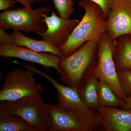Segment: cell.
I'll return each instance as SVG.
<instances>
[{
    "label": "cell",
    "mask_w": 131,
    "mask_h": 131,
    "mask_svg": "<svg viewBox=\"0 0 131 131\" xmlns=\"http://www.w3.org/2000/svg\"><path fill=\"white\" fill-rule=\"evenodd\" d=\"M120 84L127 96L131 95V71H117Z\"/></svg>",
    "instance_id": "cell-19"
},
{
    "label": "cell",
    "mask_w": 131,
    "mask_h": 131,
    "mask_svg": "<svg viewBox=\"0 0 131 131\" xmlns=\"http://www.w3.org/2000/svg\"><path fill=\"white\" fill-rule=\"evenodd\" d=\"M24 6V7L31 8L32 6L35 2L34 0H15Z\"/></svg>",
    "instance_id": "cell-24"
},
{
    "label": "cell",
    "mask_w": 131,
    "mask_h": 131,
    "mask_svg": "<svg viewBox=\"0 0 131 131\" xmlns=\"http://www.w3.org/2000/svg\"><path fill=\"white\" fill-rule=\"evenodd\" d=\"M106 33L113 43L120 36L131 35V0H116L107 20Z\"/></svg>",
    "instance_id": "cell-8"
},
{
    "label": "cell",
    "mask_w": 131,
    "mask_h": 131,
    "mask_svg": "<svg viewBox=\"0 0 131 131\" xmlns=\"http://www.w3.org/2000/svg\"><path fill=\"white\" fill-rule=\"evenodd\" d=\"M44 21L47 28L40 35L42 40L58 47L65 43L80 21L77 19L62 18L57 15L55 11L51 12L50 16L45 15Z\"/></svg>",
    "instance_id": "cell-9"
},
{
    "label": "cell",
    "mask_w": 131,
    "mask_h": 131,
    "mask_svg": "<svg viewBox=\"0 0 131 131\" xmlns=\"http://www.w3.org/2000/svg\"><path fill=\"white\" fill-rule=\"evenodd\" d=\"M54 3L59 16L63 19H68L74 12L72 0H50Z\"/></svg>",
    "instance_id": "cell-18"
},
{
    "label": "cell",
    "mask_w": 131,
    "mask_h": 131,
    "mask_svg": "<svg viewBox=\"0 0 131 131\" xmlns=\"http://www.w3.org/2000/svg\"><path fill=\"white\" fill-rule=\"evenodd\" d=\"M100 40H89L69 56L60 57L57 72L67 86L78 91L93 74L98 62Z\"/></svg>",
    "instance_id": "cell-1"
},
{
    "label": "cell",
    "mask_w": 131,
    "mask_h": 131,
    "mask_svg": "<svg viewBox=\"0 0 131 131\" xmlns=\"http://www.w3.org/2000/svg\"><path fill=\"white\" fill-rule=\"evenodd\" d=\"M4 84L0 91V102L15 101L41 93L44 88L35 82L32 71L16 69L3 77Z\"/></svg>",
    "instance_id": "cell-6"
},
{
    "label": "cell",
    "mask_w": 131,
    "mask_h": 131,
    "mask_svg": "<svg viewBox=\"0 0 131 131\" xmlns=\"http://www.w3.org/2000/svg\"><path fill=\"white\" fill-rule=\"evenodd\" d=\"M50 11L46 7L35 9L24 7L7 10L0 14V26L5 30L32 32L40 35L47 30L44 19Z\"/></svg>",
    "instance_id": "cell-5"
},
{
    "label": "cell",
    "mask_w": 131,
    "mask_h": 131,
    "mask_svg": "<svg viewBox=\"0 0 131 131\" xmlns=\"http://www.w3.org/2000/svg\"><path fill=\"white\" fill-rule=\"evenodd\" d=\"M0 131H40L22 119L9 114L0 106Z\"/></svg>",
    "instance_id": "cell-15"
},
{
    "label": "cell",
    "mask_w": 131,
    "mask_h": 131,
    "mask_svg": "<svg viewBox=\"0 0 131 131\" xmlns=\"http://www.w3.org/2000/svg\"><path fill=\"white\" fill-rule=\"evenodd\" d=\"M96 114L105 131H131V111L117 107H99Z\"/></svg>",
    "instance_id": "cell-12"
},
{
    "label": "cell",
    "mask_w": 131,
    "mask_h": 131,
    "mask_svg": "<svg viewBox=\"0 0 131 131\" xmlns=\"http://www.w3.org/2000/svg\"><path fill=\"white\" fill-rule=\"evenodd\" d=\"M0 56L5 58H16L38 64L45 69L53 68L57 71L60 57L52 53L35 51L13 44H1Z\"/></svg>",
    "instance_id": "cell-10"
},
{
    "label": "cell",
    "mask_w": 131,
    "mask_h": 131,
    "mask_svg": "<svg viewBox=\"0 0 131 131\" xmlns=\"http://www.w3.org/2000/svg\"><path fill=\"white\" fill-rule=\"evenodd\" d=\"M9 114L20 119L40 131H49L50 116L49 104L45 102L41 93L15 101L0 102Z\"/></svg>",
    "instance_id": "cell-3"
},
{
    "label": "cell",
    "mask_w": 131,
    "mask_h": 131,
    "mask_svg": "<svg viewBox=\"0 0 131 131\" xmlns=\"http://www.w3.org/2000/svg\"><path fill=\"white\" fill-rule=\"evenodd\" d=\"M99 80L94 74L91 75L78 91L82 100L89 108L93 110L100 106L97 92Z\"/></svg>",
    "instance_id": "cell-16"
},
{
    "label": "cell",
    "mask_w": 131,
    "mask_h": 131,
    "mask_svg": "<svg viewBox=\"0 0 131 131\" xmlns=\"http://www.w3.org/2000/svg\"><path fill=\"white\" fill-rule=\"evenodd\" d=\"M113 58L117 71H131V35L120 36L114 43Z\"/></svg>",
    "instance_id": "cell-13"
},
{
    "label": "cell",
    "mask_w": 131,
    "mask_h": 131,
    "mask_svg": "<svg viewBox=\"0 0 131 131\" xmlns=\"http://www.w3.org/2000/svg\"><path fill=\"white\" fill-rule=\"evenodd\" d=\"M13 35L5 32V30L0 27V43L1 44H13Z\"/></svg>",
    "instance_id": "cell-21"
},
{
    "label": "cell",
    "mask_w": 131,
    "mask_h": 131,
    "mask_svg": "<svg viewBox=\"0 0 131 131\" xmlns=\"http://www.w3.org/2000/svg\"><path fill=\"white\" fill-rule=\"evenodd\" d=\"M13 44L24 46L39 52L51 53L62 57L59 47L44 40H38L26 37L19 31L13 30Z\"/></svg>",
    "instance_id": "cell-14"
},
{
    "label": "cell",
    "mask_w": 131,
    "mask_h": 131,
    "mask_svg": "<svg viewBox=\"0 0 131 131\" xmlns=\"http://www.w3.org/2000/svg\"><path fill=\"white\" fill-rule=\"evenodd\" d=\"M78 5L85 14L65 43L59 47L62 57L69 56L85 42L100 39L106 32L107 18L98 5L89 0H81Z\"/></svg>",
    "instance_id": "cell-2"
},
{
    "label": "cell",
    "mask_w": 131,
    "mask_h": 131,
    "mask_svg": "<svg viewBox=\"0 0 131 131\" xmlns=\"http://www.w3.org/2000/svg\"><path fill=\"white\" fill-rule=\"evenodd\" d=\"M97 92L100 107H117L124 105L125 101L118 98L112 87L104 81L99 80Z\"/></svg>",
    "instance_id": "cell-17"
},
{
    "label": "cell",
    "mask_w": 131,
    "mask_h": 131,
    "mask_svg": "<svg viewBox=\"0 0 131 131\" xmlns=\"http://www.w3.org/2000/svg\"><path fill=\"white\" fill-rule=\"evenodd\" d=\"M18 64L26 69L40 75L52 84L57 90V102L56 105L58 107L63 110H74L82 105V102L77 90L60 84L48 74L37 69L32 64Z\"/></svg>",
    "instance_id": "cell-11"
},
{
    "label": "cell",
    "mask_w": 131,
    "mask_h": 131,
    "mask_svg": "<svg viewBox=\"0 0 131 131\" xmlns=\"http://www.w3.org/2000/svg\"><path fill=\"white\" fill-rule=\"evenodd\" d=\"M50 125L49 131H98L103 130L93 109L66 110L49 104Z\"/></svg>",
    "instance_id": "cell-4"
},
{
    "label": "cell",
    "mask_w": 131,
    "mask_h": 131,
    "mask_svg": "<svg viewBox=\"0 0 131 131\" xmlns=\"http://www.w3.org/2000/svg\"><path fill=\"white\" fill-rule=\"evenodd\" d=\"M114 43L104 33L98 44V60L93 74L99 80L110 85L115 94L120 100L125 101L127 96L120 84L118 73L113 58Z\"/></svg>",
    "instance_id": "cell-7"
},
{
    "label": "cell",
    "mask_w": 131,
    "mask_h": 131,
    "mask_svg": "<svg viewBox=\"0 0 131 131\" xmlns=\"http://www.w3.org/2000/svg\"><path fill=\"white\" fill-rule=\"evenodd\" d=\"M98 5L103 10L107 18L113 5L116 0H89Z\"/></svg>",
    "instance_id": "cell-20"
},
{
    "label": "cell",
    "mask_w": 131,
    "mask_h": 131,
    "mask_svg": "<svg viewBox=\"0 0 131 131\" xmlns=\"http://www.w3.org/2000/svg\"><path fill=\"white\" fill-rule=\"evenodd\" d=\"M16 2L15 0H0V10L6 11L9 8L14 7Z\"/></svg>",
    "instance_id": "cell-22"
},
{
    "label": "cell",
    "mask_w": 131,
    "mask_h": 131,
    "mask_svg": "<svg viewBox=\"0 0 131 131\" xmlns=\"http://www.w3.org/2000/svg\"><path fill=\"white\" fill-rule=\"evenodd\" d=\"M121 107V109L131 111V95L127 96L124 105Z\"/></svg>",
    "instance_id": "cell-23"
},
{
    "label": "cell",
    "mask_w": 131,
    "mask_h": 131,
    "mask_svg": "<svg viewBox=\"0 0 131 131\" xmlns=\"http://www.w3.org/2000/svg\"><path fill=\"white\" fill-rule=\"evenodd\" d=\"M35 2H44L48 0H34Z\"/></svg>",
    "instance_id": "cell-25"
}]
</instances>
